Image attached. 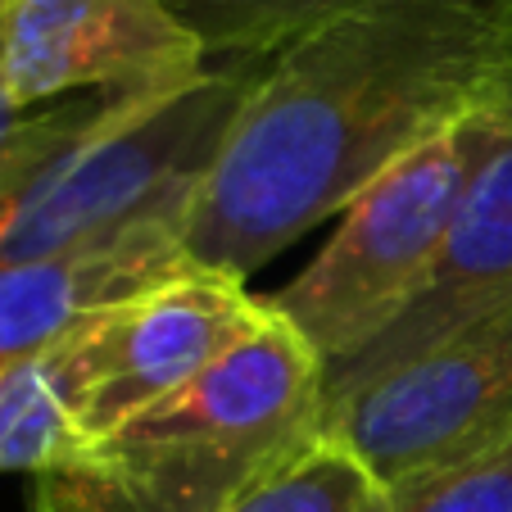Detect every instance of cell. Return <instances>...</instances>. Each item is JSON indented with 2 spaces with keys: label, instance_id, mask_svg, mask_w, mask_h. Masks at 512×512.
Listing matches in <instances>:
<instances>
[{
  "label": "cell",
  "instance_id": "obj_13",
  "mask_svg": "<svg viewBox=\"0 0 512 512\" xmlns=\"http://www.w3.org/2000/svg\"><path fill=\"white\" fill-rule=\"evenodd\" d=\"M395 512H512V440L454 472L395 490Z\"/></svg>",
  "mask_w": 512,
  "mask_h": 512
},
{
  "label": "cell",
  "instance_id": "obj_12",
  "mask_svg": "<svg viewBox=\"0 0 512 512\" xmlns=\"http://www.w3.org/2000/svg\"><path fill=\"white\" fill-rule=\"evenodd\" d=\"M41 354L0 368V472L37 476L78 449L73 417Z\"/></svg>",
  "mask_w": 512,
  "mask_h": 512
},
{
  "label": "cell",
  "instance_id": "obj_4",
  "mask_svg": "<svg viewBox=\"0 0 512 512\" xmlns=\"http://www.w3.org/2000/svg\"><path fill=\"white\" fill-rule=\"evenodd\" d=\"M508 68L454 123H445L431 141L381 173L340 213L336 232L300 277L263 295L281 322H290L318 349L327 377L372 336H381L426 281L472 182L508 136Z\"/></svg>",
  "mask_w": 512,
  "mask_h": 512
},
{
  "label": "cell",
  "instance_id": "obj_11",
  "mask_svg": "<svg viewBox=\"0 0 512 512\" xmlns=\"http://www.w3.org/2000/svg\"><path fill=\"white\" fill-rule=\"evenodd\" d=\"M209 59H259L368 0H168Z\"/></svg>",
  "mask_w": 512,
  "mask_h": 512
},
{
  "label": "cell",
  "instance_id": "obj_10",
  "mask_svg": "<svg viewBox=\"0 0 512 512\" xmlns=\"http://www.w3.org/2000/svg\"><path fill=\"white\" fill-rule=\"evenodd\" d=\"M227 512H395V490L336 435H322Z\"/></svg>",
  "mask_w": 512,
  "mask_h": 512
},
{
  "label": "cell",
  "instance_id": "obj_1",
  "mask_svg": "<svg viewBox=\"0 0 512 512\" xmlns=\"http://www.w3.org/2000/svg\"><path fill=\"white\" fill-rule=\"evenodd\" d=\"M508 64L512 0H368L263 55L182 213V254L250 281L454 123Z\"/></svg>",
  "mask_w": 512,
  "mask_h": 512
},
{
  "label": "cell",
  "instance_id": "obj_15",
  "mask_svg": "<svg viewBox=\"0 0 512 512\" xmlns=\"http://www.w3.org/2000/svg\"><path fill=\"white\" fill-rule=\"evenodd\" d=\"M5 10H10V0H0V19H5Z\"/></svg>",
  "mask_w": 512,
  "mask_h": 512
},
{
  "label": "cell",
  "instance_id": "obj_5",
  "mask_svg": "<svg viewBox=\"0 0 512 512\" xmlns=\"http://www.w3.org/2000/svg\"><path fill=\"white\" fill-rule=\"evenodd\" d=\"M268 322L245 281L182 263L177 272L87 313L46 349L78 445L127 426L223 363Z\"/></svg>",
  "mask_w": 512,
  "mask_h": 512
},
{
  "label": "cell",
  "instance_id": "obj_2",
  "mask_svg": "<svg viewBox=\"0 0 512 512\" xmlns=\"http://www.w3.org/2000/svg\"><path fill=\"white\" fill-rule=\"evenodd\" d=\"M327 363L268 309L173 399L32 476L28 512H227L327 435Z\"/></svg>",
  "mask_w": 512,
  "mask_h": 512
},
{
  "label": "cell",
  "instance_id": "obj_14",
  "mask_svg": "<svg viewBox=\"0 0 512 512\" xmlns=\"http://www.w3.org/2000/svg\"><path fill=\"white\" fill-rule=\"evenodd\" d=\"M82 100L87 96L59 100V105H46V109H19L10 96V87H5V78H0V177L10 173L19 159H28L41 141H50L68 118L78 114Z\"/></svg>",
  "mask_w": 512,
  "mask_h": 512
},
{
  "label": "cell",
  "instance_id": "obj_6",
  "mask_svg": "<svg viewBox=\"0 0 512 512\" xmlns=\"http://www.w3.org/2000/svg\"><path fill=\"white\" fill-rule=\"evenodd\" d=\"M327 435L390 490L503 449L512 440V304L340 399Z\"/></svg>",
  "mask_w": 512,
  "mask_h": 512
},
{
  "label": "cell",
  "instance_id": "obj_9",
  "mask_svg": "<svg viewBox=\"0 0 512 512\" xmlns=\"http://www.w3.org/2000/svg\"><path fill=\"white\" fill-rule=\"evenodd\" d=\"M182 213L186 204L155 213L100 250L0 272V368L41 354L87 313L191 263L182 254Z\"/></svg>",
  "mask_w": 512,
  "mask_h": 512
},
{
  "label": "cell",
  "instance_id": "obj_7",
  "mask_svg": "<svg viewBox=\"0 0 512 512\" xmlns=\"http://www.w3.org/2000/svg\"><path fill=\"white\" fill-rule=\"evenodd\" d=\"M204 41L168 0H10L0 78L19 109L78 96H173L209 78Z\"/></svg>",
  "mask_w": 512,
  "mask_h": 512
},
{
  "label": "cell",
  "instance_id": "obj_3",
  "mask_svg": "<svg viewBox=\"0 0 512 512\" xmlns=\"http://www.w3.org/2000/svg\"><path fill=\"white\" fill-rule=\"evenodd\" d=\"M259 59H213L209 78L173 96L82 100L0 177V272L100 250L145 218L191 204Z\"/></svg>",
  "mask_w": 512,
  "mask_h": 512
},
{
  "label": "cell",
  "instance_id": "obj_8",
  "mask_svg": "<svg viewBox=\"0 0 512 512\" xmlns=\"http://www.w3.org/2000/svg\"><path fill=\"white\" fill-rule=\"evenodd\" d=\"M512 82V68H508ZM512 304V123L490 164L472 182L445 245L435 254L426 281L395 313L381 336H372L349 363L327 377V408L363 390L368 381L404 368L454 331L481 322L485 313Z\"/></svg>",
  "mask_w": 512,
  "mask_h": 512
}]
</instances>
